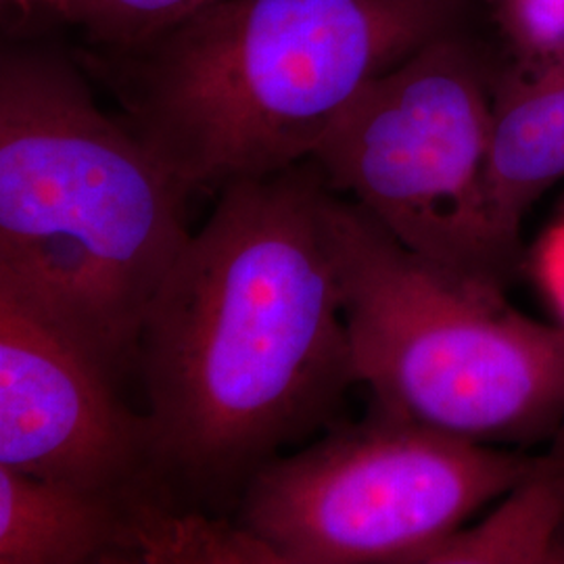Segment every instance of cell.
I'll return each instance as SVG.
<instances>
[{
  "label": "cell",
  "instance_id": "cell-1",
  "mask_svg": "<svg viewBox=\"0 0 564 564\" xmlns=\"http://www.w3.org/2000/svg\"><path fill=\"white\" fill-rule=\"evenodd\" d=\"M316 163L220 188L142 324L137 379L163 500L235 514L263 466L360 383Z\"/></svg>",
  "mask_w": 564,
  "mask_h": 564
},
{
  "label": "cell",
  "instance_id": "cell-2",
  "mask_svg": "<svg viewBox=\"0 0 564 564\" xmlns=\"http://www.w3.org/2000/svg\"><path fill=\"white\" fill-rule=\"evenodd\" d=\"M184 186L76 59L0 55V293L113 384L137 377L151 303L191 239Z\"/></svg>",
  "mask_w": 564,
  "mask_h": 564
},
{
  "label": "cell",
  "instance_id": "cell-3",
  "mask_svg": "<svg viewBox=\"0 0 564 564\" xmlns=\"http://www.w3.org/2000/svg\"><path fill=\"white\" fill-rule=\"evenodd\" d=\"M470 0H209L82 67L191 191L312 160L368 82L463 28Z\"/></svg>",
  "mask_w": 564,
  "mask_h": 564
},
{
  "label": "cell",
  "instance_id": "cell-4",
  "mask_svg": "<svg viewBox=\"0 0 564 564\" xmlns=\"http://www.w3.org/2000/svg\"><path fill=\"white\" fill-rule=\"evenodd\" d=\"M328 228L360 383L377 408L477 444L564 421V328L405 249L330 188Z\"/></svg>",
  "mask_w": 564,
  "mask_h": 564
},
{
  "label": "cell",
  "instance_id": "cell-5",
  "mask_svg": "<svg viewBox=\"0 0 564 564\" xmlns=\"http://www.w3.org/2000/svg\"><path fill=\"white\" fill-rule=\"evenodd\" d=\"M491 123V61L460 28L368 82L310 162L405 249L502 291L519 245L489 202Z\"/></svg>",
  "mask_w": 564,
  "mask_h": 564
},
{
  "label": "cell",
  "instance_id": "cell-6",
  "mask_svg": "<svg viewBox=\"0 0 564 564\" xmlns=\"http://www.w3.org/2000/svg\"><path fill=\"white\" fill-rule=\"evenodd\" d=\"M544 460L377 408L366 423L330 426L318 444L265 464L235 523L272 563H423Z\"/></svg>",
  "mask_w": 564,
  "mask_h": 564
},
{
  "label": "cell",
  "instance_id": "cell-7",
  "mask_svg": "<svg viewBox=\"0 0 564 564\" xmlns=\"http://www.w3.org/2000/svg\"><path fill=\"white\" fill-rule=\"evenodd\" d=\"M0 466L139 510H172L149 419L95 364L0 293Z\"/></svg>",
  "mask_w": 564,
  "mask_h": 564
},
{
  "label": "cell",
  "instance_id": "cell-8",
  "mask_svg": "<svg viewBox=\"0 0 564 564\" xmlns=\"http://www.w3.org/2000/svg\"><path fill=\"white\" fill-rule=\"evenodd\" d=\"M172 512L0 466V564L151 563Z\"/></svg>",
  "mask_w": 564,
  "mask_h": 564
},
{
  "label": "cell",
  "instance_id": "cell-9",
  "mask_svg": "<svg viewBox=\"0 0 564 564\" xmlns=\"http://www.w3.org/2000/svg\"><path fill=\"white\" fill-rule=\"evenodd\" d=\"M564 178V63L533 80L494 88L487 191L494 218L519 245L527 212Z\"/></svg>",
  "mask_w": 564,
  "mask_h": 564
},
{
  "label": "cell",
  "instance_id": "cell-10",
  "mask_svg": "<svg viewBox=\"0 0 564 564\" xmlns=\"http://www.w3.org/2000/svg\"><path fill=\"white\" fill-rule=\"evenodd\" d=\"M563 524L564 454H558L517 485L481 527L456 531L423 563H556Z\"/></svg>",
  "mask_w": 564,
  "mask_h": 564
},
{
  "label": "cell",
  "instance_id": "cell-11",
  "mask_svg": "<svg viewBox=\"0 0 564 564\" xmlns=\"http://www.w3.org/2000/svg\"><path fill=\"white\" fill-rule=\"evenodd\" d=\"M494 88L533 80L564 63V0H481Z\"/></svg>",
  "mask_w": 564,
  "mask_h": 564
},
{
  "label": "cell",
  "instance_id": "cell-12",
  "mask_svg": "<svg viewBox=\"0 0 564 564\" xmlns=\"http://www.w3.org/2000/svg\"><path fill=\"white\" fill-rule=\"evenodd\" d=\"M95 48H126L149 41L186 18L202 0H59Z\"/></svg>",
  "mask_w": 564,
  "mask_h": 564
},
{
  "label": "cell",
  "instance_id": "cell-13",
  "mask_svg": "<svg viewBox=\"0 0 564 564\" xmlns=\"http://www.w3.org/2000/svg\"><path fill=\"white\" fill-rule=\"evenodd\" d=\"M564 561V531H561L558 535V542H556V563Z\"/></svg>",
  "mask_w": 564,
  "mask_h": 564
},
{
  "label": "cell",
  "instance_id": "cell-14",
  "mask_svg": "<svg viewBox=\"0 0 564 564\" xmlns=\"http://www.w3.org/2000/svg\"><path fill=\"white\" fill-rule=\"evenodd\" d=\"M205 2H209V0H202V2H199V7H202V4H205ZM195 9H197V7H195Z\"/></svg>",
  "mask_w": 564,
  "mask_h": 564
}]
</instances>
